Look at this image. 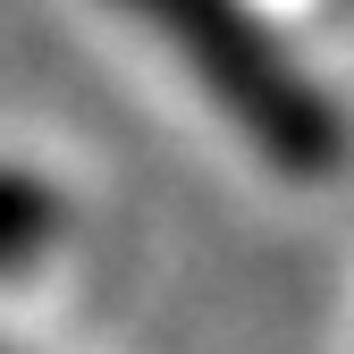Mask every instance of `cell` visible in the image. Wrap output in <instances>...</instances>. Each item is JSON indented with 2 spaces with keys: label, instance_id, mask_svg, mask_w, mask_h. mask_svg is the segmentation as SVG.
<instances>
[{
  "label": "cell",
  "instance_id": "cell-1",
  "mask_svg": "<svg viewBox=\"0 0 354 354\" xmlns=\"http://www.w3.org/2000/svg\"><path fill=\"white\" fill-rule=\"evenodd\" d=\"M127 17H144L177 59L203 76V93L228 110L253 152L287 177H329L346 160V118L329 93L287 59L279 34H261L245 17V0H118Z\"/></svg>",
  "mask_w": 354,
  "mask_h": 354
},
{
  "label": "cell",
  "instance_id": "cell-2",
  "mask_svg": "<svg viewBox=\"0 0 354 354\" xmlns=\"http://www.w3.org/2000/svg\"><path fill=\"white\" fill-rule=\"evenodd\" d=\"M51 236H59V194L26 169H0V279L26 270Z\"/></svg>",
  "mask_w": 354,
  "mask_h": 354
}]
</instances>
